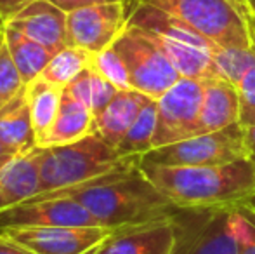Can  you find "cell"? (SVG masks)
<instances>
[{
	"label": "cell",
	"mask_w": 255,
	"mask_h": 254,
	"mask_svg": "<svg viewBox=\"0 0 255 254\" xmlns=\"http://www.w3.org/2000/svg\"><path fill=\"white\" fill-rule=\"evenodd\" d=\"M141 155H130L115 169L75 187L38 193L31 199H73L101 227L118 228L168 221L179 209L141 169Z\"/></svg>",
	"instance_id": "6da1fadb"
},
{
	"label": "cell",
	"mask_w": 255,
	"mask_h": 254,
	"mask_svg": "<svg viewBox=\"0 0 255 254\" xmlns=\"http://www.w3.org/2000/svg\"><path fill=\"white\" fill-rule=\"evenodd\" d=\"M141 169L179 207L240 204L255 195V162L250 159L200 167L154 166L141 159Z\"/></svg>",
	"instance_id": "7a4b0ae2"
},
{
	"label": "cell",
	"mask_w": 255,
	"mask_h": 254,
	"mask_svg": "<svg viewBox=\"0 0 255 254\" xmlns=\"http://www.w3.org/2000/svg\"><path fill=\"white\" fill-rule=\"evenodd\" d=\"M125 159L127 157L118 155L117 148L108 145L98 132L70 145L38 148V193L75 187L94 180L124 164Z\"/></svg>",
	"instance_id": "3957f363"
},
{
	"label": "cell",
	"mask_w": 255,
	"mask_h": 254,
	"mask_svg": "<svg viewBox=\"0 0 255 254\" xmlns=\"http://www.w3.org/2000/svg\"><path fill=\"white\" fill-rule=\"evenodd\" d=\"M235 206L179 207L170 218L174 228L170 254H240L233 225Z\"/></svg>",
	"instance_id": "277c9868"
},
{
	"label": "cell",
	"mask_w": 255,
	"mask_h": 254,
	"mask_svg": "<svg viewBox=\"0 0 255 254\" xmlns=\"http://www.w3.org/2000/svg\"><path fill=\"white\" fill-rule=\"evenodd\" d=\"M181 19L221 47L250 49L249 24L235 0H137Z\"/></svg>",
	"instance_id": "5b68a950"
},
{
	"label": "cell",
	"mask_w": 255,
	"mask_h": 254,
	"mask_svg": "<svg viewBox=\"0 0 255 254\" xmlns=\"http://www.w3.org/2000/svg\"><path fill=\"white\" fill-rule=\"evenodd\" d=\"M249 159L245 145V129L240 122L215 132L193 136L189 139L153 148L142 155V162L154 166L200 167L222 166Z\"/></svg>",
	"instance_id": "8992f818"
},
{
	"label": "cell",
	"mask_w": 255,
	"mask_h": 254,
	"mask_svg": "<svg viewBox=\"0 0 255 254\" xmlns=\"http://www.w3.org/2000/svg\"><path fill=\"white\" fill-rule=\"evenodd\" d=\"M125 63L130 87L158 99L182 77L142 28L127 24L111 45Z\"/></svg>",
	"instance_id": "52a82bcc"
},
{
	"label": "cell",
	"mask_w": 255,
	"mask_h": 254,
	"mask_svg": "<svg viewBox=\"0 0 255 254\" xmlns=\"http://www.w3.org/2000/svg\"><path fill=\"white\" fill-rule=\"evenodd\" d=\"M203 80L181 77L156 99V127L153 148L189 139L200 134Z\"/></svg>",
	"instance_id": "ba28073f"
},
{
	"label": "cell",
	"mask_w": 255,
	"mask_h": 254,
	"mask_svg": "<svg viewBox=\"0 0 255 254\" xmlns=\"http://www.w3.org/2000/svg\"><path fill=\"white\" fill-rule=\"evenodd\" d=\"M127 3L128 0L89 3L70 10L66 17L68 45L82 47L94 54L111 47L127 28L132 14Z\"/></svg>",
	"instance_id": "9c48e42d"
},
{
	"label": "cell",
	"mask_w": 255,
	"mask_h": 254,
	"mask_svg": "<svg viewBox=\"0 0 255 254\" xmlns=\"http://www.w3.org/2000/svg\"><path fill=\"white\" fill-rule=\"evenodd\" d=\"M28 227H101L82 204L73 199H28L0 211V232Z\"/></svg>",
	"instance_id": "30bf717a"
},
{
	"label": "cell",
	"mask_w": 255,
	"mask_h": 254,
	"mask_svg": "<svg viewBox=\"0 0 255 254\" xmlns=\"http://www.w3.org/2000/svg\"><path fill=\"white\" fill-rule=\"evenodd\" d=\"M113 232L106 227H28L2 234L37 254H89Z\"/></svg>",
	"instance_id": "8fae6325"
},
{
	"label": "cell",
	"mask_w": 255,
	"mask_h": 254,
	"mask_svg": "<svg viewBox=\"0 0 255 254\" xmlns=\"http://www.w3.org/2000/svg\"><path fill=\"white\" fill-rule=\"evenodd\" d=\"M66 17V10L54 5L49 0H35L14 16L7 26L33 38L56 54L68 45Z\"/></svg>",
	"instance_id": "7c38bea8"
},
{
	"label": "cell",
	"mask_w": 255,
	"mask_h": 254,
	"mask_svg": "<svg viewBox=\"0 0 255 254\" xmlns=\"http://www.w3.org/2000/svg\"><path fill=\"white\" fill-rule=\"evenodd\" d=\"M174 228L170 220L115 230L92 254H170Z\"/></svg>",
	"instance_id": "4fadbf2b"
},
{
	"label": "cell",
	"mask_w": 255,
	"mask_h": 254,
	"mask_svg": "<svg viewBox=\"0 0 255 254\" xmlns=\"http://www.w3.org/2000/svg\"><path fill=\"white\" fill-rule=\"evenodd\" d=\"M40 192L38 148L0 164V211L31 199Z\"/></svg>",
	"instance_id": "5bb4252c"
},
{
	"label": "cell",
	"mask_w": 255,
	"mask_h": 254,
	"mask_svg": "<svg viewBox=\"0 0 255 254\" xmlns=\"http://www.w3.org/2000/svg\"><path fill=\"white\" fill-rule=\"evenodd\" d=\"M240 120V96L236 85L224 78H203V103L200 134L215 132Z\"/></svg>",
	"instance_id": "9a60e30c"
},
{
	"label": "cell",
	"mask_w": 255,
	"mask_h": 254,
	"mask_svg": "<svg viewBox=\"0 0 255 254\" xmlns=\"http://www.w3.org/2000/svg\"><path fill=\"white\" fill-rule=\"evenodd\" d=\"M96 132V119L94 113L80 103L70 92L63 91L59 112L56 120L45 136L37 143L38 148H49V146L70 145L78 139L85 138Z\"/></svg>",
	"instance_id": "2e32d148"
},
{
	"label": "cell",
	"mask_w": 255,
	"mask_h": 254,
	"mask_svg": "<svg viewBox=\"0 0 255 254\" xmlns=\"http://www.w3.org/2000/svg\"><path fill=\"white\" fill-rule=\"evenodd\" d=\"M149 96L135 91V89H124L115 94L110 105L96 117V132L113 148L124 139L127 131L137 119L142 106L148 103Z\"/></svg>",
	"instance_id": "e0dca14e"
},
{
	"label": "cell",
	"mask_w": 255,
	"mask_h": 254,
	"mask_svg": "<svg viewBox=\"0 0 255 254\" xmlns=\"http://www.w3.org/2000/svg\"><path fill=\"white\" fill-rule=\"evenodd\" d=\"M0 143L14 155L30 153L37 148V134L31 122L26 85L0 108Z\"/></svg>",
	"instance_id": "ac0fdd59"
},
{
	"label": "cell",
	"mask_w": 255,
	"mask_h": 254,
	"mask_svg": "<svg viewBox=\"0 0 255 254\" xmlns=\"http://www.w3.org/2000/svg\"><path fill=\"white\" fill-rule=\"evenodd\" d=\"M3 40H5L7 49L12 56L14 64L19 70L24 84L35 80L54 56V52L49 51L47 47L7 24L3 26Z\"/></svg>",
	"instance_id": "d6986e66"
},
{
	"label": "cell",
	"mask_w": 255,
	"mask_h": 254,
	"mask_svg": "<svg viewBox=\"0 0 255 254\" xmlns=\"http://www.w3.org/2000/svg\"><path fill=\"white\" fill-rule=\"evenodd\" d=\"M63 91L64 87L51 84L42 77H37L30 84H26L28 105H30L31 122L37 134V143L44 138L56 120L61 99H63Z\"/></svg>",
	"instance_id": "ffe728a7"
},
{
	"label": "cell",
	"mask_w": 255,
	"mask_h": 254,
	"mask_svg": "<svg viewBox=\"0 0 255 254\" xmlns=\"http://www.w3.org/2000/svg\"><path fill=\"white\" fill-rule=\"evenodd\" d=\"M64 91L70 92L73 98H77L80 103H84L92 113L94 119L110 105V101L115 98L118 89L110 80L103 77L94 66H89L78 75L77 78L70 82L64 87Z\"/></svg>",
	"instance_id": "44dd1931"
},
{
	"label": "cell",
	"mask_w": 255,
	"mask_h": 254,
	"mask_svg": "<svg viewBox=\"0 0 255 254\" xmlns=\"http://www.w3.org/2000/svg\"><path fill=\"white\" fill-rule=\"evenodd\" d=\"M92 61H94V52L85 51L82 47L66 45L52 56V59L38 77L51 82V84L59 85V87H66L85 68L91 66Z\"/></svg>",
	"instance_id": "7402d4cb"
},
{
	"label": "cell",
	"mask_w": 255,
	"mask_h": 254,
	"mask_svg": "<svg viewBox=\"0 0 255 254\" xmlns=\"http://www.w3.org/2000/svg\"><path fill=\"white\" fill-rule=\"evenodd\" d=\"M156 127V99L149 98L148 103L142 106L137 119L127 131L117 146V152L120 157L130 155H146L153 150V136Z\"/></svg>",
	"instance_id": "603a6c76"
},
{
	"label": "cell",
	"mask_w": 255,
	"mask_h": 254,
	"mask_svg": "<svg viewBox=\"0 0 255 254\" xmlns=\"http://www.w3.org/2000/svg\"><path fill=\"white\" fill-rule=\"evenodd\" d=\"M215 77L224 78L233 85H238L243 75L255 64V49L240 47H219L212 54Z\"/></svg>",
	"instance_id": "cb8c5ba5"
},
{
	"label": "cell",
	"mask_w": 255,
	"mask_h": 254,
	"mask_svg": "<svg viewBox=\"0 0 255 254\" xmlns=\"http://www.w3.org/2000/svg\"><path fill=\"white\" fill-rule=\"evenodd\" d=\"M24 85L26 84L23 82L17 66L14 64V59L7 49L2 33L0 37V108L7 105L16 94H19Z\"/></svg>",
	"instance_id": "d4e9b609"
},
{
	"label": "cell",
	"mask_w": 255,
	"mask_h": 254,
	"mask_svg": "<svg viewBox=\"0 0 255 254\" xmlns=\"http://www.w3.org/2000/svg\"><path fill=\"white\" fill-rule=\"evenodd\" d=\"M92 66H94L106 80H110L118 91L132 89L125 63L122 61V58L118 56V52L115 51L113 47H108V49H104V51L98 52V54H94Z\"/></svg>",
	"instance_id": "484cf974"
},
{
	"label": "cell",
	"mask_w": 255,
	"mask_h": 254,
	"mask_svg": "<svg viewBox=\"0 0 255 254\" xmlns=\"http://www.w3.org/2000/svg\"><path fill=\"white\" fill-rule=\"evenodd\" d=\"M233 225L238 239L240 254H255V211L243 202L236 204Z\"/></svg>",
	"instance_id": "4316f807"
},
{
	"label": "cell",
	"mask_w": 255,
	"mask_h": 254,
	"mask_svg": "<svg viewBox=\"0 0 255 254\" xmlns=\"http://www.w3.org/2000/svg\"><path fill=\"white\" fill-rule=\"evenodd\" d=\"M236 89L240 96V126L243 129L255 126V64L243 75Z\"/></svg>",
	"instance_id": "83f0119b"
},
{
	"label": "cell",
	"mask_w": 255,
	"mask_h": 254,
	"mask_svg": "<svg viewBox=\"0 0 255 254\" xmlns=\"http://www.w3.org/2000/svg\"><path fill=\"white\" fill-rule=\"evenodd\" d=\"M31 2H35V0H0V19L7 24Z\"/></svg>",
	"instance_id": "f1b7e54d"
},
{
	"label": "cell",
	"mask_w": 255,
	"mask_h": 254,
	"mask_svg": "<svg viewBox=\"0 0 255 254\" xmlns=\"http://www.w3.org/2000/svg\"><path fill=\"white\" fill-rule=\"evenodd\" d=\"M0 254H37L0 232Z\"/></svg>",
	"instance_id": "f546056e"
},
{
	"label": "cell",
	"mask_w": 255,
	"mask_h": 254,
	"mask_svg": "<svg viewBox=\"0 0 255 254\" xmlns=\"http://www.w3.org/2000/svg\"><path fill=\"white\" fill-rule=\"evenodd\" d=\"M245 145L249 159L255 162V126H250L245 129Z\"/></svg>",
	"instance_id": "4dcf8cb0"
},
{
	"label": "cell",
	"mask_w": 255,
	"mask_h": 254,
	"mask_svg": "<svg viewBox=\"0 0 255 254\" xmlns=\"http://www.w3.org/2000/svg\"><path fill=\"white\" fill-rule=\"evenodd\" d=\"M49 2H52L54 5L61 7V9L66 10V12H70V10H73V9H78V7L87 5L85 0H49Z\"/></svg>",
	"instance_id": "1f68e13d"
},
{
	"label": "cell",
	"mask_w": 255,
	"mask_h": 254,
	"mask_svg": "<svg viewBox=\"0 0 255 254\" xmlns=\"http://www.w3.org/2000/svg\"><path fill=\"white\" fill-rule=\"evenodd\" d=\"M242 10H243V16L247 19V24H249V31H250V38H252V45L255 47V16L250 12L249 9L245 7V3L242 5Z\"/></svg>",
	"instance_id": "d6a6232c"
},
{
	"label": "cell",
	"mask_w": 255,
	"mask_h": 254,
	"mask_svg": "<svg viewBox=\"0 0 255 254\" xmlns=\"http://www.w3.org/2000/svg\"><path fill=\"white\" fill-rule=\"evenodd\" d=\"M10 157H14V153L10 152L7 146H3L2 143H0V164H3L5 160H9Z\"/></svg>",
	"instance_id": "836d02e7"
},
{
	"label": "cell",
	"mask_w": 255,
	"mask_h": 254,
	"mask_svg": "<svg viewBox=\"0 0 255 254\" xmlns=\"http://www.w3.org/2000/svg\"><path fill=\"white\" fill-rule=\"evenodd\" d=\"M243 3H245V7L250 10V12L255 16V0H243Z\"/></svg>",
	"instance_id": "e575fe53"
},
{
	"label": "cell",
	"mask_w": 255,
	"mask_h": 254,
	"mask_svg": "<svg viewBox=\"0 0 255 254\" xmlns=\"http://www.w3.org/2000/svg\"><path fill=\"white\" fill-rule=\"evenodd\" d=\"M243 204H245V206H249L250 209H254V211H255V195L249 197L247 200H243Z\"/></svg>",
	"instance_id": "d590c367"
},
{
	"label": "cell",
	"mask_w": 255,
	"mask_h": 254,
	"mask_svg": "<svg viewBox=\"0 0 255 254\" xmlns=\"http://www.w3.org/2000/svg\"><path fill=\"white\" fill-rule=\"evenodd\" d=\"M85 2L89 5V3H108V2H120V0H85Z\"/></svg>",
	"instance_id": "8d00e7d4"
},
{
	"label": "cell",
	"mask_w": 255,
	"mask_h": 254,
	"mask_svg": "<svg viewBox=\"0 0 255 254\" xmlns=\"http://www.w3.org/2000/svg\"><path fill=\"white\" fill-rule=\"evenodd\" d=\"M3 26H5V23L0 19V37H2V33H3Z\"/></svg>",
	"instance_id": "74e56055"
},
{
	"label": "cell",
	"mask_w": 255,
	"mask_h": 254,
	"mask_svg": "<svg viewBox=\"0 0 255 254\" xmlns=\"http://www.w3.org/2000/svg\"><path fill=\"white\" fill-rule=\"evenodd\" d=\"M235 2H238V3H243V0H235Z\"/></svg>",
	"instance_id": "f35d334b"
}]
</instances>
